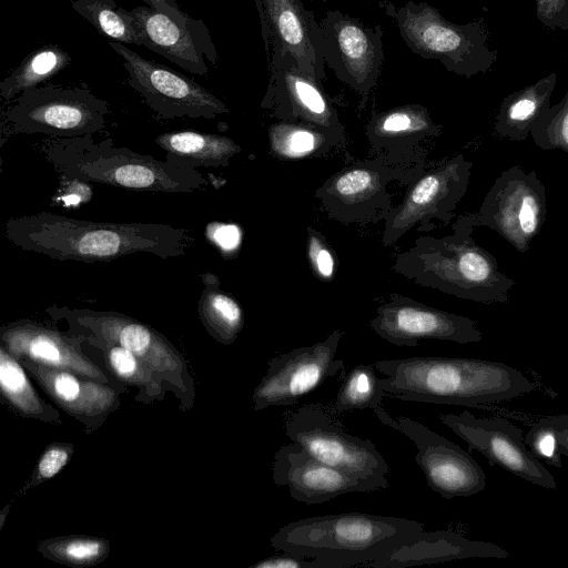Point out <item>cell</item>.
<instances>
[{"label": "cell", "instance_id": "obj_10", "mask_svg": "<svg viewBox=\"0 0 568 568\" xmlns=\"http://www.w3.org/2000/svg\"><path fill=\"white\" fill-rule=\"evenodd\" d=\"M416 172L406 160L382 154L333 174L315 191V197L331 219L344 223L378 221L393 209L387 185L395 180L416 179Z\"/></svg>", "mask_w": 568, "mask_h": 568}, {"label": "cell", "instance_id": "obj_4", "mask_svg": "<svg viewBox=\"0 0 568 568\" xmlns=\"http://www.w3.org/2000/svg\"><path fill=\"white\" fill-rule=\"evenodd\" d=\"M424 531V524L407 518L342 513L291 521L271 537V546L313 559L321 568L366 566Z\"/></svg>", "mask_w": 568, "mask_h": 568}, {"label": "cell", "instance_id": "obj_2", "mask_svg": "<svg viewBox=\"0 0 568 568\" xmlns=\"http://www.w3.org/2000/svg\"><path fill=\"white\" fill-rule=\"evenodd\" d=\"M386 377L387 397L440 405L477 407L534 392L536 385L501 362L467 357L413 356L375 363Z\"/></svg>", "mask_w": 568, "mask_h": 568}, {"label": "cell", "instance_id": "obj_15", "mask_svg": "<svg viewBox=\"0 0 568 568\" xmlns=\"http://www.w3.org/2000/svg\"><path fill=\"white\" fill-rule=\"evenodd\" d=\"M374 413L384 425L415 444V460L433 491L453 499L470 497L485 489L486 475L468 450L409 417L393 418L382 406Z\"/></svg>", "mask_w": 568, "mask_h": 568}, {"label": "cell", "instance_id": "obj_37", "mask_svg": "<svg viewBox=\"0 0 568 568\" xmlns=\"http://www.w3.org/2000/svg\"><path fill=\"white\" fill-rule=\"evenodd\" d=\"M530 135L540 150H560L568 155V90L558 103L540 114Z\"/></svg>", "mask_w": 568, "mask_h": 568}, {"label": "cell", "instance_id": "obj_25", "mask_svg": "<svg viewBox=\"0 0 568 568\" xmlns=\"http://www.w3.org/2000/svg\"><path fill=\"white\" fill-rule=\"evenodd\" d=\"M508 551L493 542L470 540L450 530L424 531L415 540L366 566L404 568L469 558L505 559Z\"/></svg>", "mask_w": 568, "mask_h": 568}, {"label": "cell", "instance_id": "obj_29", "mask_svg": "<svg viewBox=\"0 0 568 568\" xmlns=\"http://www.w3.org/2000/svg\"><path fill=\"white\" fill-rule=\"evenodd\" d=\"M24 369L22 363L0 344L2 400L21 417L61 424L60 413L39 396Z\"/></svg>", "mask_w": 568, "mask_h": 568}, {"label": "cell", "instance_id": "obj_26", "mask_svg": "<svg viewBox=\"0 0 568 568\" xmlns=\"http://www.w3.org/2000/svg\"><path fill=\"white\" fill-rule=\"evenodd\" d=\"M442 133L428 110L422 104H406L386 111H373L366 136L375 150L410 148Z\"/></svg>", "mask_w": 568, "mask_h": 568}, {"label": "cell", "instance_id": "obj_40", "mask_svg": "<svg viewBox=\"0 0 568 568\" xmlns=\"http://www.w3.org/2000/svg\"><path fill=\"white\" fill-rule=\"evenodd\" d=\"M538 21L550 30H568V0H536Z\"/></svg>", "mask_w": 568, "mask_h": 568}, {"label": "cell", "instance_id": "obj_36", "mask_svg": "<svg viewBox=\"0 0 568 568\" xmlns=\"http://www.w3.org/2000/svg\"><path fill=\"white\" fill-rule=\"evenodd\" d=\"M71 6L102 36L119 43L142 45L129 10L115 0H72Z\"/></svg>", "mask_w": 568, "mask_h": 568}, {"label": "cell", "instance_id": "obj_17", "mask_svg": "<svg viewBox=\"0 0 568 568\" xmlns=\"http://www.w3.org/2000/svg\"><path fill=\"white\" fill-rule=\"evenodd\" d=\"M440 422L468 446L477 450L490 466L497 465L513 475L546 489H556L550 471L526 446L519 427L503 417H476L468 410L462 414H440Z\"/></svg>", "mask_w": 568, "mask_h": 568}, {"label": "cell", "instance_id": "obj_1", "mask_svg": "<svg viewBox=\"0 0 568 568\" xmlns=\"http://www.w3.org/2000/svg\"><path fill=\"white\" fill-rule=\"evenodd\" d=\"M4 235L17 247L59 261L111 262L148 253L163 260L185 255L190 230L159 223H112L41 212L9 219Z\"/></svg>", "mask_w": 568, "mask_h": 568}, {"label": "cell", "instance_id": "obj_12", "mask_svg": "<svg viewBox=\"0 0 568 568\" xmlns=\"http://www.w3.org/2000/svg\"><path fill=\"white\" fill-rule=\"evenodd\" d=\"M476 214L478 226L526 253L547 217L546 187L535 170L513 165L496 178Z\"/></svg>", "mask_w": 568, "mask_h": 568}, {"label": "cell", "instance_id": "obj_41", "mask_svg": "<svg viewBox=\"0 0 568 568\" xmlns=\"http://www.w3.org/2000/svg\"><path fill=\"white\" fill-rule=\"evenodd\" d=\"M251 568H321L320 565L310 558L296 556L286 551L267 557L251 566Z\"/></svg>", "mask_w": 568, "mask_h": 568}, {"label": "cell", "instance_id": "obj_32", "mask_svg": "<svg viewBox=\"0 0 568 568\" xmlns=\"http://www.w3.org/2000/svg\"><path fill=\"white\" fill-rule=\"evenodd\" d=\"M70 61L68 52L54 44L43 45L32 51L1 81V98L11 100L23 91L38 87L62 71Z\"/></svg>", "mask_w": 568, "mask_h": 568}, {"label": "cell", "instance_id": "obj_33", "mask_svg": "<svg viewBox=\"0 0 568 568\" xmlns=\"http://www.w3.org/2000/svg\"><path fill=\"white\" fill-rule=\"evenodd\" d=\"M270 150L282 159H301L344 141L336 135L301 122L281 121L268 128Z\"/></svg>", "mask_w": 568, "mask_h": 568}, {"label": "cell", "instance_id": "obj_24", "mask_svg": "<svg viewBox=\"0 0 568 568\" xmlns=\"http://www.w3.org/2000/svg\"><path fill=\"white\" fill-rule=\"evenodd\" d=\"M273 481L286 486L294 500L317 505L347 493L369 488L347 473L311 456L298 444L283 445L274 455Z\"/></svg>", "mask_w": 568, "mask_h": 568}, {"label": "cell", "instance_id": "obj_35", "mask_svg": "<svg viewBox=\"0 0 568 568\" xmlns=\"http://www.w3.org/2000/svg\"><path fill=\"white\" fill-rule=\"evenodd\" d=\"M376 371L375 365L357 364L345 375L335 402L331 404L337 416L354 410H375L382 406L386 394L379 385L381 377Z\"/></svg>", "mask_w": 568, "mask_h": 568}, {"label": "cell", "instance_id": "obj_14", "mask_svg": "<svg viewBox=\"0 0 568 568\" xmlns=\"http://www.w3.org/2000/svg\"><path fill=\"white\" fill-rule=\"evenodd\" d=\"M320 24L325 64L357 93L358 109L363 110L377 84L385 59L382 27H368L337 9L326 11Z\"/></svg>", "mask_w": 568, "mask_h": 568}, {"label": "cell", "instance_id": "obj_13", "mask_svg": "<svg viewBox=\"0 0 568 568\" xmlns=\"http://www.w3.org/2000/svg\"><path fill=\"white\" fill-rule=\"evenodd\" d=\"M109 45L122 57L130 87L160 116L212 120L229 112V108L220 99L194 80L143 58L123 43L111 40Z\"/></svg>", "mask_w": 568, "mask_h": 568}, {"label": "cell", "instance_id": "obj_8", "mask_svg": "<svg viewBox=\"0 0 568 568\" xmlns=\"http://www.w3.org/2000/svg\"><path fill=\"white\" fill-rule=\"evenodd\" d=\"M285 433L311 456L355 477L371 491L389 487V466L375 444L347 433L331 404L300 406L287 416Z\"/></svg>", "mask_w": 568, "mask_h": 568}, {"label": "cell", "instance_id": "obj_34", "mask_svg": "<svg viewBox=\"0 0 568 568\" xmlns=\"http://www.w3.org/2000/svg\"><path fill=\"white\" fill-rule=\"evenodd\" d=\"M38 551L47 559L69 567L87 568L104 561L110 541L100 537L69 535L42 540Z\"/></svg>", "mask_w": 568, "mask_h": 568}, {"label": "cell", "instance_id": "obj_7", "mask_svg": "<svg viewBox=\"0 0 568 568\" xmlns=\"http://www.w3.org/2000/svg\"><path fill=\"white\" fill-rule=\"evenodd\" d=\"M47 313L52 318L63 320L72 334L91 335L129 349L170 386L181 398L184 410L192 407L194 383L185 358L151 326L113 311L53 305Z\"/></svg>", "mask_w": 568, "mask_h": 568}, {"label": "cell", "instance_id": "obj_31", "mask_svg": "<svg viewBox=\"0 0 568 568\" xmlns=\"http://www.w3.org/2000/svg\"><path fill=\"white\" fill-rule=\"evenodd\" d=\"M197 312L206 332L217 342L230 345L239 337L244 315L241 305L220 287L216 276L205 274Z\"/></svg>", "mask_w": 568, "mask_h": 568}, {"label": "cell", "instance_id": "obj_22", "mask_svg": "<svg viewBox=\"0 0 568 568\" xmlns=\"http://www.w3.org/2000/svg\"><path fill=\"white\" fill-rule=\"evenodd\" d=\"M84 336L62 333L29 320H20L0 328V344L19 361L55 367L103 383L106 374L82 351Z\"/></svg>", "mask_w": 568, "mask_h": 568}, {"label": "cell", "instance_id": "obj_27", "mask_svg": "<svg viewBox=\"0 0 568 568\" xmlns=\"http://www.w3.org/2000/svg\"><path fill=\"white\" fill-rule=\"evenodd\" d=\"M556 83L557 73L551 72L505 97L494 122V135L509 141L526 140L536 120L550 105Z\"/></svg>", "mask_w": 568, "mask_h": 568}, {"label": "cell", "instance_id": "obj_20", "mask_svg": "<svg viewBox=\"0 0 568 568\" xmlns=\"http://www.w3.org/2000/svg\"><path fill=\"white\" fill-rule=\"evenodd\" d=\"M129 14L142 45L180 68L204 75L209 71L205 60L216 63V48L202 19L182 10L166 13L150 6L135 7Z\"/></svg>", "mask_w": 568, "mask_h": 568}, {"label": "cell", "instance_id": "obj_23", "mask_svg": "<svg viewBox=\"0 0 568 568\" xmlns=\"http://www.w3.org/2000/svg\"><path fill=\"white\" fill-rule=\"evenodd\" d=\"M20 362L51 400L88 432L101 426L121 405L119 390L110 383L30 361Z\"/></svg>", "mask_w": 568, "mask_h": 568}, {"label": "cell", "instance_id": "obj_43", "mask_svg": "<svg viewBox=\"0 0 568 568\" xmlns=\"http://www.w3.org/2000/svg\"><path fill=\"white\" fill-rule=\"evenodd\" d=\"M212 242L223 253H233L241 243V232L236 225L217 224L210 235Z\"/></svg>", "mask_w": 568, "mask_h": 568}, {"label": "cell", "instance_id": "obj_9", "mask_svg": "<svg viewBox=\"0 0 568 568\" xmlns=\"http://www.w3.org/2000/svg\"><path fill=\"white\" fill-rule=\"evenodd\" d=\"M109 103L87 88L48 84L23 91L4 113L12 133L72 138L106 126Z\"/></svg>", "mask_w": 568, "mask_h": 568}, {"label": "cell", "instance_id": "obj_5", "mask_svg": "<svg viewBox=\"0 0 568 568\" xmlns=\"http://www.w3.org/2000/svg\"><path fill=\"white\" fill-rule=\"evenodd\" d=\"M92 135L50 136L41 150L61 178L85 183L163 193H191L207 185L205 176L194 168L118 146L111 138L97 142Z\"/></svg>", "mask_w": 568, "mask_h": 568}, {"label": "cell", "instance_id": "obj_3", "mask_svg": "<svg viewBox=\"0 0 568 568\" xmlns=\"http://www.w3.org/2000/svg\"><path fill=\"white\" fill-rule=\"evenodd\" d=\"M476 212L459 215L453 233L422 235L396 255L393 270L412 282L483 304L507 303L516 282L501 272L496 257L476 243Z\"/></svg>", "mask_w": 568, "mask_h": 568}, {"label": "cell", "instance_id": "obj_38", "mask_svg": "<svg viewBox=\"0 0 568 568\" xmlns=\"http://www.w3.org/2000/svg\"><path fill=\"white\" fill-rule=\"evenodd\" d=\"M71 443H52L41 454L33 475L24 489L32 488L55 476L73 455Z\"/></svg>", "mask_w": 568, "mask_h": 568}, {"label": "cell", "instance_id": "obj_44", "mask_svg": "<svg viewBox=\"0 0 568 568\" xmlns=\"http://www.w3.org/2000/svg\"><path fill=\"white\" fill-rule=\"evenodd\" d=\"M148 6L164 11L166 13H175L181 11L175 0H142Z\"/></svg>", "mask_w": 568, "mask_h": 568}, {"label": "cell", "instance_id": "obj_28", "mask_svg": "<svg viewBox=\"0 0 568 568\" xmlns=\"http://www.w3.org/2000/svg\"><path fill=\"white\" fill-rule=\"evenodd\" d=\"M155 143L166 152L168 161L194 169L227 166L242 151L229 136L189 130L162 133Z\"/></svg>", "mask_w": 568, "mask_h": 568}, {"label": "cell", "instance_id": "obj_19", "mask_svg": "<svg viewBox=\"0 0 568 568\" xmlns=\"http://www.w3.org/2000/svg\"><path fill=\"white\" fill-rule=\"evenodd\" d=\"M369 327L395 346H417L422 339H438L458 344L477 343L483 338L471 318L448 313L417 302L408 296L392 294L376 308Z\"/></svg>", "mask_w": 568, "mask_h": 568}, {"label": "cell", "instance_id": "obj_42", "mask_svg": "<svg viewBox=\"0 0 568 568\" xmlns=\"http://www.w3.org/2000/svg\"><path fill=\"white\" fill-rule=\"evenodd\" d=\"M539 423L551 433L556 450L568 457V415L547 416Z\"/></svg>", "mask_w": 568, "mask_h": 568}, {"label": "cell", "instance_id": "obj_30", "mask_svg": "<svg viewBox=\"0 0 568 568\" xmlns=\"http://www.w3.org/2000/svg\"><path fill=\"white\" fill-rule=\"evenodd\" d=\"M82 336L102 352L105 366L118 382L138 388V402L150 404L164 397L163 379L129 349L91 335Z\"/></svg>", "mask_w": 568, "mask_h": 568}, {"label": "cell", "instance_id": "obj_18", "mask_svg": "<svg viewBox=\"0 0 568 568\" xmlns=\"http://www.w3.org/2000/svg\"><path fill=\"white\" fill-rule=\"evenodd\" d=\"M261 106L281 121L301 122L344 139V128L323 82L302 71L290 54L271 53Z\"/></svg>", "mask_w": 568, "mask_h": 568}, {"label": "cell", "instance_id": "obj_6", "mask_svg": "<svg viewBox=\"0 0 568 568\" xmlns=\"http://www.w3.org/2000/svg\"><path fill=\"white\" fill-rule=\"evenodd\" d=\"M409 50L427 60H438L454 74L470 79L486 73L497 61L498 52L489 45V31L484 18L466 24L446 20L426 1L412 0L404 6L381 2Z\"/></svg>", "mask_w": 568, "mask_h": 568}, {"label": "cell", "instance_id": "obj_21", "mask_svg": "<svg viewBox=\"0 0 568 568\" xmlns=\"http://www.w3.org/2000/svg\"><path fill=\"white\" fill-rule=\"evenodd\" d=\"M267 55L290 54L298 68L323 82L326 79L324 36L320 21L301 0H256Z\"/></svg>", "mask_w": 568, "mask_h": 568}, {"label": "cell", "instance_id": "obj_39", "mask_svg": "<svg viewBox=\"0 0 568 568\" xmlns=\"http://www.w3.org/2000/svg\"><path fill=\"white\" fill-rule=\"evenodd\" d=\"M307 258L314 275L321 281H332L335 273V256L325 237L307 227Z\"/></svg>", "mask_w": 568, "mask_h": 568}, {"label": "cell", "instance_id": "obj_11", "mask_svg": "<svg viewBox=\"0 0 568 568\" xmlns=\"http://www.w3.org/2000/svg\"><path fill=\"white\" fill-rule=\"evenodd\" d=\"M471 168L473 163L464 154H456L422 174L386 216L383 245H394L415 226L420 232H429L436 227L435 220L448 224L467 192Z\"/></svg>", "mask_w": 568, "mask_h": 568}, {"label": "cell", "instance_id": "obj_16", "mask_svg": "<svg viewBox=\"0 0 568 568\" xmlns=\"http://www.w3.org/2000/svg\"><path fill=\"white\" fill-rule=\"evenodd\" d=\"M343 335V331L335 329L322 342L270 358L265 375L253 389V409L293 406L343 372V359L335 358Z\"/></svg>", "mask_w": 568, "mask_h": 568}]
</instances>
